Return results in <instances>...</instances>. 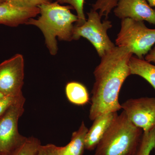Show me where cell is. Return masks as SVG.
I'll list each match as a JSON object with an SVG mask.
<instances>
[{"label": "cell", "instance_id": "6da1fadb", "mask_svg": "<svg viewBox=\"0 0 155 155\" xmlns=\"http://www.w3.org/2000/svg\"><path fill=\"white\" fill-rule=\"evenodd\" d=\"M132 55L128 48L117 46L102 57L94 72L95 81L89 116L91 121L122 109L119 95L122 84L131 75L129 62Z\"/></svg>", "mask_w": 155, "mask_h": 155}, {"label": "cell", "instance_id": "7a4b0ae2", "mask_svg": "<svg viewBox=\"0 0 155 155\" xmlns=\"http://www.w3.org/2000/svg\"><path fill=\"white\" fill-rule=\"evenodd\" d=\"M40 16L38 19L31 18L26 25H33L39 28L45 38V43L51 55L58 53L57 38L61 41L73 40L74 25L77 22V15L71 13V6H62L57 2L38 6Z\"/></svg>", "mask_w": 155, "mask_h": 155}, {"label": "cell", "instance_id": "3957f363", "mask_svg": "<svg viewBox=\"0 0 155 155\" xmlns=\"http://www.w3.org/2000/svg\"><path fill=\"white\" fill-rule=\"evenodd\" d=\"M142 134L143 130L134 125L123 111L108 127L93 155H133Z\"/></svg>", "mask_w": 155, "mask_h": 155}, {"label": "cell", "instance_id": "277c9868", "mask_svg": "<svg viewBox=\"0 0 155 155\" xmlns=\"http://www.w3.org/2000/svg\"><path fill=\"white\" fill-rule=\"evenodd\" d=\"M116 44L128 48L139 59H144L155 44V29L147 28L142 21L122 19Z\"/></svg>", "mask_w": 155, "mask_h": 155}, {"label": "cell", "instance_id": "5b68a950", "mask_svg": "<svg viewBox=\"0 0 155 155\" xmlns=\"http://www.w3.org/2000/svg\"><path fill=\"white\" fill-rule=\"evenodd\" d=\"M87 15L88 18L84 24L80 26L74 25L73 40H78L81 37L86 38L101 58L116 47L107 34L108 29L112 27V22L108 20L102 22L99 13L92 9Z\"/></svg>", "mask_w": 155, "mask_h": 155}, {"label": "cell", "instance_id": "8992f818", "mask_svg": "<svg viewBox=\"0 0 155 155\" xmlns=\"http://www.w3.org/2000/svg\"><path fill=\"white\" fill-rule=\"evenodd\" d=\"M23 94L0 116V153L12 154L27 137L19 133L18 122L24 112Z\"/></svg>", "mask_w": 155, "mask_h": 155}, {"label": "cell", "instance_id": "52a82bcc", "mask_svg": "<svg viewBox=\"0 0 155 155\" xmlns=\"http://www.w3.org/2000/svg\"><path fill=\"white\" fill-rule=\"evenodd\" d=\"M24 60L16 54L0 64V92L7 96H17L22 94L24 84Z\"/></svg>", "mask_w": 155, "mask_h": 155}, {"label": "cell", "instance_id": "ba28073f", "mask_svg": "<svg viewBox=\"0 0 155 155\" xmlns=\"http://www.w3.org/2000/svg\"><path fill=\"white\" fill-rule=\"evenodd\" d=\"M121 105L130 122L143 132L155 127V98L130 99Z\"/></svg>", "mask_w": 155, "mask_h": 155}, {"label": "cell", "instance_id": "9c48e42d", "mask_svg": "<svg viewBox=\"0 0 155 155\" xmlns=\"http://www.w3.org/2000/svg\"><path fill=\"white\" fill-rule=\"evenodd\" d=\"M114 13L122 19L130 18L155 25V10L146 0H119Z\"/></svg>", "mask_w": 155, "mask_h": 155}, {"label": "cell", "instance_id": "30bf717a", "mask_svg": "<svg viewBox=\"0 0 155 155\" xmlns=\"http://www.w3.org/2000/svg\"><path fill=\"white\" fill-rule=\"evenodd\" d=\"M40 14L38 7L21 8L5 2L0 4V24L16 27L25 24L31 18Z\"/></svg>", "mask_w": 155, "mask_h": 155}, {"label": "cell", "instance_id": "8fae6325", "mask_svg": "<svg viewBox=\"0 0 155 155\" xmlns=\"http://www.w3.org/2000/svg\"><path fill=\"white\" fill-rule=\"evenodd\" d=\"M118 115L117 112L106 113L93 120L85 137V149L89 151L95 149L108 127Z\"/></svg>", "mask_w": 155, "mask_h": 155}, {"label": "cell", "instance_id": "7c38bea8", "mask_svg": "<svg viewBox=\"0 0 155 155\" xmlns=\"http://www.w3.org/2000/svg\"><path fill=\"white\" fill-rule=\"evenodd\" d=\"M88 130L83 121L78 130L72 133L70 142L65 146L58 147L59 155H83Z\"/></svg>", "mask_w": 155, "mask_h": 155}, {"label": "cell", "instance_id": "4fadbf2b", "mask_svg": "<svg viewBox=\"0 0 155 155\" xmlns=\"http://www.w3.org/2000/svg\"><path fill=\"white\" fill-rule=\"evenodd\" d=\"M131 75H138L147 80L155 90V66L144 59L133 56L129 62Z\"/></svg>", "mask_w": 155, "mask_h": 155}, {"label": "cell", "instance_id": "5bb4252c", "mask_svg": "<svg viewBox=\"0 0 155 155\" xmlns=\"http://www.w3.org/2000/svg\"><path fill=\"white\" fill-rule=\"evenodd\" d=\"M68 101L73 104L83 106L89 102L88 91L82 84L72 81L67 84L65 88Z\"/></svg>", "mask_w": 155, "mask_h": 155}, {"label": "cell", "instance_id": "9a60e30c", "mask_svg": "<svg viewBox=\"0 0 155 155\" xmlns=\"http://www.w3.org/2000/svg\"><path fill=\"white\" fill-rule=\"evenodd\" d=\"M155 148V127L149 132H143L136 151L133 155H150Z\"/></svg>", "mask_w": 155, "mask_h": 155}, {"label": "cell", "instance_id": "2e32d148", "mask_svg": "<svg viewBox=\"0 0 155 155\" xmlns=\"http://www.w3.org/2000/svg\"><path fill=\"white\" fill-rule=\"evenodd\" d=\"M41 142L35 137H27L25 141L17 149L12 155H37Z\"/></svg>", "mask_w": 155, "mask_h": 155}, {"label": "cell", "instance_id": "e0dca14e", "mask_svg": "<svg viewBox=\"0 0 155 155\" xmlns=\"http://www.w3.org/2000/svg\"><path fill=\"white\" fill-rule=\"evenodd\" d=\"M61 4H68L76 11L78 20L75 25L80 26L86 22V19L84 12V0H55Z\"/></svg>", "mask_w": 155, "mask_h": 155}, {"label": "cell", "instance_id": "ac0fdd59", "mask_svg": "<svg viewBox=\"0 0 155 155\" xmlns=\"http://www.w3.org/2000/svg\"><path fill=\"white\" fill-rule=\"evenodd\" d=\"M119 0H97L92 5V9L95 11H99L101 17L105 16L107 19L111 11L117 6Z\"/></svg>", "mask_w": 155, "mask_h": 155}, {"label": "cell", "instance_id": "d6986e66", "mask_svg": "<svg viewBox=\"0 0 155 155\" xmlns=\"http://www.w3.org/2000/svg\"><path fill=\"white\" fill-rule=\"evenodd\" d=\"M53 0H5V2L21 8H37L44 4L53 2Z\"/></svg>", "mask_w": 155, "mask_h": 155}, {"label": "cell", "instance_id": "ffe728a7", "mask_svg": "<svg viewBox=\"0 0 155 155\" xmlns=\"http://www.w3.org/2000/svg\"><path fill=\"white\" fill-rule=\"evenodd\" d=\"M22 94L17 96H5L0 99V116L3 115Z\"/></svg>", "mask_w": 155, "mask_h": 155}, {"label": "cell", "instance_id": "44dd1931", "mask_svg": "<svg viewBox=\"0 0 155 155\" xmlns=\"http://www.w3.org/2000/svg\"><path fill=\"white\" fill-rule=\"evenodd\" d=\"M58 146L53 144L41 145L37 155H59Z\"/></svg>", "mask_w": 155, "mask_h": 155}, {"label": "cell", "instance_id": "7402d4cb", "mask_svg": "<svg viewBox=\"0 0 155 155\" xmlns=\"http://www.w3.org/2000/svg\"><path fill=\"white\" fill-rule=\"evenodd\" d=\"M145 60L151 63H155V47L150 51L145 57Z\"/></svg>", "mask_w": 155, "mask_h": 155}, {"label": "cell", "instance_id": "603a6c76", "mask_svg": "<svg viewBox=\"0 0 155 155\" xmlns=\"http://www.w3.org/2000/svg\"><path fill=\"white\" fill-rule=\"evenodd\" d=\"M150 6L155 8V0H146Z\"/></svg>", "mask_w": 155, "mask_h": 155}, {"label": "cell", "instance_id": "cb8c5ba5", "mask_svg": "<svg viewBox=\"0 0 155 155\" xmlns=\"http://www.w3.org/2000/svg\"><path fill=\"white\" fill-rule=\"evenodd\" d=\"M7 96L5 95V94H3L2 92H0V99L4 97Z\"/></svg>", "mask_w": 155, "mask_h": 155}, {"label": "cell", "instance_id": "d4e9b609", "mask_svg": "<svg viewBox=\"0 0 155 155\" xmlns=\"http://www.w3.org/2000/svg\"><path fill=\"white\" fill-rule=\"evenodd\" d=\"M5 2V0H0V4Z\"/></svg>", "mask_w": 155, "mask_h": 155}, {"label": "cell", "instance_id": "484cf974", "mask_svg": "<svg viewBox=\"0 0 155 155\" xmlns=\"http://www.w3.org/2000/svg\"><path fill=\"white\" fill-rule=\"evenodd\" d=\"M13 153L12 154H2L0 153V155H12Z\"/></svg>", "mask_w": 155, "mask_h": 155}]
</instances>
